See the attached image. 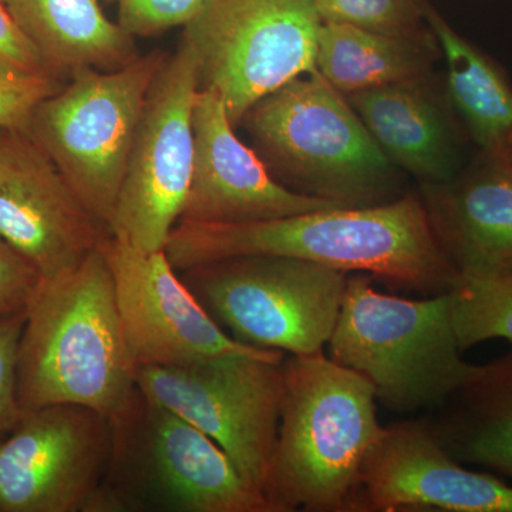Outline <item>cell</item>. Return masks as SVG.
I'll return each mask as SVG.
<instances>
[{"instance_id":"obj_1","label":"cell","mask_w":512,"mask_h":512,"mask_svg":"<svg viewBox=\"0 0 512 512\" xmlns=\"http://www.w3.org/2000/svg\"><path fill=\"white\" fill-rule=\"evenodd\" d=\"M165 255L178 272L244 255L286 256L365 272L390 288L443 295L460 275L441 249L421 198L329 208L238 224L178 221Z\"/></svg>"},{"instance_id":"obj_2","label":"cell","mask_w":512,"mask_h":512,"mask_svg":"<svg viewBox=\"0 0 512 512\" xmlns=\"http://www.w3.org/2000/svg\"><path fill=\"white\" fill-rule=\"evenodd\" d=\"M136 370L101 245L73 271L40 281L19 345L23 412L77 404L110 419L136 389Z\"/></svg>"},{"instance_id":"obj_3","label":"cell","mask_w":512,"mask_h":512,"mask_svg":"<svg viewBox=\"0 0 512 512\" xmlns=\"http://www.w3.org/2000/svg\"><path fill=\"white\" fill-rule=\"evenodd\" d=\"M285 394L264 495L275 512H352L383 427L372 383L320 352L284 359Z\"/></svg>"},{"instance_id":"obj_4","label":"cell","mask_w":512,"mask_h":512,"mask_svg":"<svg viewBox=\"0 0 512 512\" xmlns=\"http://www.w3.org/2000/svg\"><path fill=\"white\" fill-rule=\"evenodd\" d=\"M110 423L109 464L86 512H275L211 437L137 386Z\"/></svg>"},{"instance_id":"obj_5","label":"cell","mask_w":512,"mask_h":512,"mask_svg":"<svg viewBox=\"0 0 512 512\" xmlns=\"http://www.w3.org/2000/svg\"><path fill=\"white\" fill-rule=\"evenodd\" d=\"M373 281L365 272L348 276L329 357L366 377L387 409L433 412L474 366L461 357L451 292L416 301L384 295Z\"/></svg>"},{"instance_id":"obj_6","label":"cell","mask_w":512,"mask_h":512,"mask_svg":"<svg viewBox=\"0 0 512 512\" xmlns=\"http://www.w3.org/2000/svg\"><path fill=\"white\" fill-rule=\"evenodd\" d=\"M241 124L291 190L345 208L394 201L393 164L318 70L259 100Z\"/></svg>"},{"instance_id":"obj_7","label":"cell","mask_w":512,"mask_h":512,"mask_svg":"<svg viewBox=\"0 0 512 512\" xmlns=\"http://www.w3.org/2000/svg\"><path fill=\"white\" fill-rule=\"evenodd\" d=\"M167 57L153 50L117 70L79 67L30 117L29 136L109 228L148 92Z\"/></svg>"},{"instance_id":"obj_8","label":"cell","mask_w":512,"mask_h":512,"mask_svg":"<svg viewBox=\"0 0 512 512\" xmlns=\"http://www.w3.org/2000/svg\"><path fill=\"white\" fill-rule=\"evenodd\" d=\"M232 339L256 349L308 356L328 345L348 272L286 256L244 255L180 272Z\"/></svg>"},{"instance_id":"obj_9","label":"cell","mask_w":512,"mask_h":512,"mask_svg":"<svg viewBox=\"0 0 512 512\" xmlns=\"http://www.w3.org/2000/svg\"><path fill=\"white\" fill-rule=\"evenodd\" d=\"M284 359L279 350L255 349L188 365L138 366L136 386L211 437L264 495L284 402Z\"/></svg>"},{"instance_id":"obj_10","label":"cell","mask_w":512,"mask_h":512,"mask_svg":"<svg viewBox=\"0 0 512 512\" xmlns=\"http://www.w3.org/2000/svg\"><path fill=\"white\" fill-rule=\"evenodd\" d=\"M320 25L313 0H210L183 39L200 90L217 94L237 127L259 100L316 70Z\"/></svg>"},{"instance_id":"obj_11","label":"cell","mask_w":512,"mask_h":512,"mask_svg":"<svg viewBox=\"0 0 512 512\" xmlns=\"http://www.w3.org/2000/svg\"><path fill=\"white\" fill-rule=\"evenodd\" d=\"M198 92L197 57L181 39L148 92L110 224L111 235L141 251H163L183 215L194 168Z\"/></svg>"},{"instance_id":"obj_12","label":"cell","mask_w":512,"mask_h":512,"mask_svg":"<svg viewBox=\"0 0 512 512\" xmlns=\"http://www.w3.org/2000/svg\"><path fill=\"white\" fill-rule=\"evenodd\" d=\"M110 451V419L89 407L23 412L0 439V512H86Z\"/></svg>"},{"instance_id":"obj_13","label":"cell","mask_w":512,"mask_h":512,"mask_svg":"<svg viewBox=\"0 0 512 512\" xmlns=\"http://www.w3.org/2000/svg\"><path fill=\"white\" fill-rule=\"evenodd\" d=\"M113 275L124 338L136 366H178L256 348L211 318L168 261L110 235L101 244Z\"/></svg>"},{"instance_id":"obj_14","label":"cell","mask_w":512,"mask_h":512,"mask_svg":"<svg viewBox=\"0 0 512 512\" xmlns=\"http://www.w3.org/2000/svg\"><path fill=\"white\" fill-rule=\"evenodd\" d=\"M111 235L25 130H0V237L42 279L67 274Z\"/></svg>"},{"instance_id":"obj_15","label":"cell","mask_w":512,"mask_h":512,"mask_svg":"<svg viewBox=\"0 0 512 512\" xmlns=\"http://www.w3.org/2000/svg\"><path fill=\"white\" fill-rule=\"evenodd\" d=\"M512 512V485L467 470L424 419L384 426L360 471L352 512Z\"/></svg>"},{"instance_id":"obj_16","label":"cell","mask_w":512,"mask_h":512,"mask_svg":"<svg viewBox=\"0 0 512 512\" xmlns=\"http://www.w3.org/2000/svg\"><path fill=\"white\" fill-rule=\"evenodd\" d=\"M192 126L194 168L180 221L238 224L345 208L276 180L264 160L239 140L224 103L210 90L198 92Z\"/></svg>"},{"instance_id":"obj_17","label":"cell","mask_w":512,"mask_h":512,"mask_svg":"<svg viewBox=\"0 0 512 512\" xmlns=\"http://www.w3.org/2000/svg\"><path fill=\"white\" fill-rule=\"evenodd\" d=\"M434 235L460 279L512 271V168L484 153L444 184L424 185Z\"/></svg>"},{"instance_id":"obj_18","label":"cell","mask_w":512,"mask_h":512,"mask_svg":"<svg viewBox=\"0 0 512 512\" xmlns=\"http://www.w3.org/2000/svg\"><path fill=\"white\" fill-rule=\"evenodd\" d=\"M345 97L390 163L423 185L448 183L460 173L456 131L424 87V77Z\"/></svg>"},{"instance_id":"obj_19","label":"cell","mask_w":512,"mask_h":512,"mask_svg":"<svg viewBox=\"0 0 512 512\" xmlns=\"http://www.w3.org/2000/svg\"><path fill=\"white\" fill-rule=\"evenodd\" d=\"M461 464L512 480V352L470 375L424 419Z\"/></svg>"},{"instance_id":"obj_20","label":"cell","mask_w":512,"mask_h":512,"mask_svg":"<svg viewBox=\"0 0 512 512\" xmlns=\"http://www.w3.org/2000/svg\"><path fill=\"white\" fill-rule=\"evenodd\" d=\"M59 79L79 67L117 70L136 60L134 37L111 22L99 0H2Z\"/></svg>"},{"instance_id":"obj_21","label":"cell","mask_w":512,"mask_h":512,"mask_svg":"<svg viewBox=\"0 0 512 512\" xmlns=\"http://www.w3.org/2000/svg\"><path fill=\"white\" fill-rule=\"evenodd\" d=\"M439 53L433 33H386L322 22L316 70L343 96L386 84L423 79Z\"/></svg>"},{"instance_id":"obj_22","label":"cell","mask_w":512,"mask_h":512,"mask_svg":"<svg viewBox=\"0 0 512 512\" xmlns=\"http://www.w3.org/2000/svg\"><path fill=\"white\" fill-rule=\"evenodd\" d=\"M424 19L446 59L451 106L480 151L500 154L512 130L510 82L493 59L454 30L429 2Z\"/></svg>"},{"instance_id":"obj_23","label":"cell","mask_w":512,"mask_h":512,"mask_svg":"<svg viewBox=\"0 0 512 512\" xmlns=\"http://www.w3.org/2000/svg\"><path fill=\"white\" fill-rule=\"evenodd\" d=\"M453 325L460 349L491 339L512 343V271L460 279L451 291Z\"/></svg>"},{"instance_id":"obj_24","label":"cell","mask_w":512,"mask_h":512,"mask_svg":"<svg viewBox=\"0 0 512 512\" xmlns=\"http://www.w3.org/2000/svg\"><path fill=\"white\" fill-rule=\"evenodd\" d=\"M322 22L346 23L386 33L427 28V0H313Z\"/></svg>"},{"instance_id":"obj_25","label":"cell","mask_w":512,"mask_h":512,"mask_svg":"<svg viewBox=\"0 0 512 512\" xmlns=\"http://www.w3.org/2000/svg\"><path fill=\"white\" fill-rule=\"evenodd\" d=\"M210 0H120L117 23L128 35L150 37L187 26Z\"/></svg>"},{"instance_id":"obj_26","label":"cell","mask_w":512,"mask_h":512,"mask_svg":"<svg viewBox=\"0 0 512 512\" xmlns=\"http://www.w3.org/2000/svg\"><path fill=\"white\" fill-rule=\"evenodd\" d=\"M26 311L0 316V439L18 424L23 410L18 399V357Z\"/></svg>"},{"instance_id":"obj_27","label":"cell","mask_w":512,"mask_h":512,"mask_svg":"<svg viewBox=\"0 0 512 512\" xmlns=\"http://www.w3.org/2000/svg\"><path fill=\"white\" fill-rule=\"evenodd\" d=\"M63 86L62 80L0 72V130H28L37 104Z\"/></svg>"},{"instance_id":"obj_28","label":"cell","mask_w":512,"mask_h":512,"mask_svg":"<svg viewBox=\"0 0 512 512\" xmlns=\"http://www.w3.org/2000/svg\"><path fill=\"white\" fill-rule=\"evenodd\" d=\"M0 72L22 77L62 80L47 66L39 50L19 28L2 0H0Z\"/></svg>"},{"instance_id":"obj_29","label":"cell","mask_w":512,"mask_h":512,"mask_svg":"<svg viewBox=\"0 0 512 512\" xmlns=\"http://www.w3.org/2000/svg\"><path fill=\"white\" fill-rule=\"evenodd\" d=\"M40 281L35 266L0 237V316L25 312Z\"/></svg>"},{"instance_id":"obj_30","label":"cell","mask_w":512,"mask_h":512,"mask_svg":"<svg viewBox=\"0 0 512 512\" xmlns=\"http://www.w3.org/2000/svg\"><path fill=\"white\" fill-rule=\"evenodd\" d=\"M501 156L504 157V160L507 161L508 165L512 168V130L508 133L507 138H505L503 148L500 151Z\"/></svg>"},{"instance_id":"obj_31","label":"cell","mask_w":512,"mask_h":512,"mask_svg":"<svg viewBox=\"0 0 512 512\" xmlns=\"http://www.w3.org/2000/svg\"><path fill=\"white\" fill-rule=\"evenodd\" d=\"M103 2H107V3H119L120 0H103Z\"/></svg>"}]
</instances>
